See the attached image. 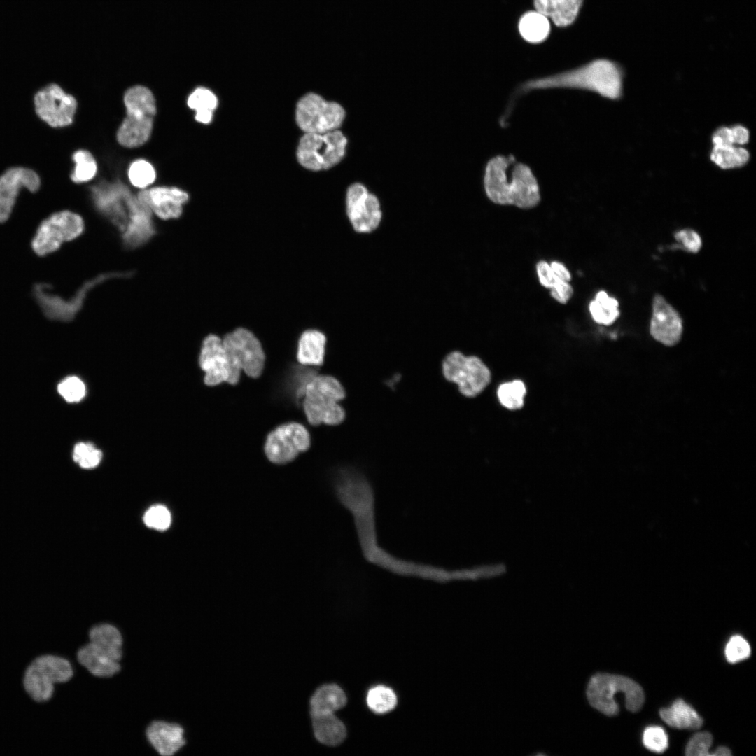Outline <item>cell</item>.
Returning <instances> with one entry per match:
<instances>
[{
    "instance_id": "1",
    "label": "cell",
    "mask_w": 756,
    "mask_h": 756,
    "mask_svg": "<svg viewBox=\"0 0 756 756\" xmlns=\"http://www.w3.org/2000/svg\"><path fill=\"white\" fill-rule=\"evenodd\" d=\"M483 183L486 195L498 205L530 209L541 200L540 186L531 169L512 155L491 158L485 167Z\"/></svg>"
},
{
    "instance_id": "2",
    "label": "cell",
    "mask_w": 756,
    "mask_h": 756,
    "mask_svg": "<svg viewBox=\"0 0 756 756\" xmlns=\"http://www.w3.org/2000/svg\"><path fill=\"white\" fill-rule=\"evenodd\" d=\"M104 185L92 188L94 202L121 232L123 241L139 245L149 240L155 232L149 208L122 184Z\"/></svg>"
},
{
    "instance_id": "3",
    "label": "cell",
    "mask_w": 756,
    "mask_h": 756,
    "mask_svg": "<svg viewBox=\"0 0 756 756\" xmlns=\"http://www.w3.org/2000/svg\"><path fill=\"white\" fill-rule=\"evenodd\" d=\"M622 73L610 60H594L580 67L546 77L529 80L517 90L516 96L532 90L569 88L591 91L615 99L622 93Z\"/></svg>"
},
{
    "instance_id": "4",
    "label": "cell",
    "mask_w": 756,
    "mask_h": 756,
    "mask_svg": "<svg viewBox=\"0 0 756 756\" xmlns=\"http://www.w3.org/2000/svg\"><path fill=\"white\" fill-rule=\"evenodd\" d=\"M126 115L117 132L118 143L132 148L144 145L150 138L156 114L153 94L144 85H134L123 98Z\"/></svg>"
},
{
    "instance_id": "5",
    "label": "cell",
    "mask_w": 756,
    "mask_h": 756,
    "mask_svg": "<svg viewBox=\"0 0 756 756\" xmlns=\"http://www.w3.org/2000/svg\"><path fill=\"white\" fill-rule=\"evenodd\" d=\"M617 693L624 694L625 706L631 712L638 711L643 705L645 696L642 687L625 676L596 673L589 679L586 690L589 705L607 716L616 715L620 711L615 699Z\"/></svg>"
},
{
    "instance_id": "6",
    "label": "cell",
    "mask_w": 756,
    "mask_h": 756,
    "mask_svg": "<svg viewBox=\"0 0 756 756\" xmlns=\"http://www.w3.org/2000/svg\"><path fill=\"white\" fill-rule=\"evenodd\" d=\"M303 410L309 423L318 426L341 424L345 412L339 402L345 397L340 382L330 375H315L304 387Z\"/></svg>"
},
{
    "instance_id": "7",
    "label": "cell",
    "mask_w": 756,
    "mask_h": 756,
    "mask_svg": "<svg viewBox=\"0 0 756 756\" xmlns=\"http://www.w3.org/2000/svg\"><path fill=\"white\" fill-rule=\"evenodd\" d=\"M74 675L71 662L57 655L36 658L27 668L23 680L25 691L37 702H45L54 694V684L65 683Z\"/></svg>"
},
{
    "instance_id": "8",
    "label": "cell",
    "mask_w": 756,
    "mask_h": 756,
    "mask_svg": "<svg viewBox=\"0 0 756 756\" xmlns=\"http://www.w3.org/2000/svg\"><path fill=\"white\" fill-rule=\"evenodd\" d=\"M346 144L347 139L338 130L323 134L305 133L298 144V160L308 169H328L344 158Z\"/></svg>"
},
{
    "instance_id": "9",
    "label": "cell",
    "mask_w": 756,
    "mask_h": 756,
    "mask_svg": "<svg viewBox=\"0 0 756 756\" xmlns=\"http://www.w3.org/2000/svg\"><path fill=\"white\" fill-rule=\"evenodd\" d=\"M83 229V220L78 214L67 210L54 213L40 223L31 248L38 256L47 255L78 237Z\"/></svg>"
},
{
    "instance_id": "10",
    "label": "cell",
    "mask_w": 756,
    "mask_h": 756,
    "mask_svg": "<svg viewBox=\"0 0 756 756\" xmlns=\"http://www.w3.org/2000/svg\"><path fill=\"white\" fill-rule=\"evenodd\" d=\"M442 372L447 380L456 384L459 391L470 398L479 394L491 379L489 369L481 359L459 351H452L445 357Z\"/></svg>"
},
{
    "instance_id": "11",
    "label": "cell",
    "mask_w": 756,
    "mask_h": 756,
    "mask_svg": "<svg viewBox=\"0 0 756 756\" xmlns=\"http://www.w3.org/2000/svg\"><path fill=\"white\" fill-rule=\"evenodd\" d=\"M345 117L344 108L320 95L309 93L300 99L296 108V121L305 133L323 134L337 130Z\"/></svg>"
},
{
    "instance_id": "12",
    "label": "cell",
    "mask_w": 756,
    "mask_h": 756,
    "mask_svg": "<svg viewBox=\"0 0 756 756\" xmlns=\"http://www.w3.org/2000/svg\"><path fill=\"white\" fill-rule=\"evenodd\" d=\"M223 344L234 370L258 378L264 368L265 356L260 342L249 330L238 328L226 334Z\"/></svg>"
},
{
    "instance_id": "13",
    "label": "cell",
    "mask_w": 756,
    "mask_h": 756,
    "mask_svg": "<svg viewBox=\"0 0 756 756\" xmlns=\"http://www.w3.org/2000/svg\"><path fill=\"white\" fill-rule=\"evenodd\" d=\"M122 276V274L112 273L102 274L85 284L74 297L65 300L49 292L51 286L46 283H38L34 286L33 295L42 312L49 319L69 321L72 320L83 307L84 300L89 290L97 284L107 279Z\"/></svg>"
},
{
    "instance_id": "14",
    "label": "cell",
    "mask_w": 756,
    "mask_h": 756,
    "mask_svg": "<svg viewBox=\"0 0 756 756\" xmlns=\"http://www.w3.org/2000/svg\"><path fill=\"white\" fill-rule=\"evenodd\" d=\"M310 435L301 424L290 422L277 426L267 435L264 451L267 459L276 465H285L308 450Z\"/></svg>"
},
{
    "instance_id": "15",
    "label": "cell",
    "mask_w": 756,
    "mask_h": 756,
    "mask_svg": "<svg viewBox=\"0 0 756 756\" xmlns=\"http://www.w3.org/2000/svg\"><path fill=\"white\" fill-rule=\"evenodd\" d=\"M346 204L348 218L356 232L370 233L379 227L382 217L379 201L364 185L355 183L348 188Z\"/></svg>"
},
{
    "instance_id": "16",
    "label": "cell",
    "mask_w": 756,
    "mask_h": 756,
    "mask_svg": "<svg viewBox=\"0 0 756 756\" xmlns=\"http://www.w3.org/2000/svg\"><path fill=\"white\" fill-rule=\"evenodd\" d=\"M34 105L38 115L53 127L71 124L77 108L76 99L57 84L39 90L34 97Z\"/></svg>"
},
{
    "instance_id": "17",
    "label": "cell",
    "mask_w": 756,
    "mask_h": 756,
    "mask_svg": "<svg viewBox=\"0 0 756 756\" xmlns=\"http://www.w3.org/2000/svg\"><path fill=\"white\" fill-rule=\"evenodd\" d=\"M199 364L205 372L204 382L208 386L224 382L234 385L239 381L240 373L231 365L222 339L216 335H209L203 340Z\"/></svg>"
},
{
    "instance_id": "18",
    "label": "cell",
    "mask_w": 756,
    "mask_h": 756,
    "mask_svg": "<svg viewBox=\"0 0 756 756\" xmlns=\"http://www.w3.org/2000/svg\"><path fill=\"white\" fill-rule=\"evenodd\" d=\"M145 739L160 756H174L187 744L186 729L178 722L154 719L146 726Z\"/></svg>"
},
{
    "instance_id": "19",
    "label": "cell",
    "mask_w": 756,
    "mask_h": 756,
    "mask_svg": "<svg viewBox=\"0 0 756 756\" xmlns=\"http://www.w3.org/2000/svg\"><path fill=\"white\" fill-rule=\"evenodd\" d=\"M650 331L657 341L666 346L677 344L682 333V321L679 313L659 294L652 301V316Z\"/></svg>"
},
{
    "instance_id": "20",
    "label": "cell",
    "mask_w": 756,
    "mask_h": 756,
    "mask_svg": "<svg viewBox=\"0 0 756 756\" xmlns=\"http://www.w3.org/2000/svg\"><path fill=\"white\" fill-rule=\"evenodd\" d=\"M40 186V178L33 170L13 167L0 176V223L10 216L20 190L26 188L31 192Z\"/></svg>"
},
{
    "instance_id": "21",
    "label": "cell",
    "mask_w": 756,
    "mask_h": 756,
    "mask_svg": "<svg viewBox=\"0 0 756 756\" xmlns=\"http://www.w3.org/2000/svg\"><path fill=\"white\" fill-rule=\"evenodd\" d=\"M137 197L158 217L169 219L181 215L189 196L178 188L157 186L140 191Z\"/></svg>"
},
{
    "instance_id": "22",
    "label": "cell",
    "mask_w": 756,
    "mask_h": 756,
    "mask_svg": "<svg viewBox=\"0 0 756 756\" xmlns=\"http://www.w3.org/2000/svg\"><path fill=\"white\" fill-rule=\"evenodd\" d=\"M78 663L92 676L98 679H109L118 675L122 668L120 662L90 642L83 644L76 651Z\"/></svg>"
},
{
    "instance_id": "23",
    "label": "cell",
    "mask_w": 756,
    "mask_h": 756,
    "mask_svg": "<svg viewBox=\"0 0 756 756\" xmlns=\"http://www.w3.org/2000/svg\"><path fill=\"white\" fill-rule=\"evenodd\" d=\"M88 640L118 662L125 655L123 633L115 624L108 622H97L88 631Z\"/></svg>"
},
{
    "instance_id": "24",
    "label": "cell",
    "mask_w": 756,
    "mask_h": 756,
    "mask_svg": "<svg viewBox=\"0 0 756 756\" xmlns=\"http://www.w3.org/2000/svg\"><path fill=\"white\" fill-rule=\"evenodd\" d=\"M346 702V694L340 686L336 684L323 685L310 697L309 715L335 713L343 708Z\"/></svg>"
},
{
    "instance_id": "25",
    "label": "cell",
    "mask_w": 756,
    "mask_h": 756,
    "mask_svg": "<svg viewBox=\"0 0 756 756\" xmlns=\"http://www.w3.org/2000/svg\"><path fill=\"white\" fill-rule=\"evenodd\" d=\"M310 718L314 738L321 744L337 746L345 740L346 727L334 713L312 715Z\"/></svg>"
},
{
    "instance_id": "26",
    "label": "cell",
    "mask_w": 756,
    "mask_h": 756,
    "mask_svg": "<svg viewBox=\"0 0 756 756\" xmlns=\"http://www.w3.org/2000/svg\"><path fill=\"white\" fill-rule=\"evenodd\" d=\"M583 0H533L537 11L550 18L558 27H566L576 19Z\"/></svg>"
},
{
    "instance_id": "27",
    "label": "cell",
    "mask_w": 756,
    "mask_h": 756,
    "mask_svg": "<svg viewBox=\"0 0 756 756\" xmlns=\"http://www.w3.org/2000/svg\"><path fill=\"white\" fill-rule=\"evenodd\" d=\"M326 344V337L322 332L314 329L304 331L298 340V362L303 365H323Z\"/></svg>"
},
{
    "instance_id": "28",
    "label": "cell",
    "mask_w": 756,
    "mask_h": 756,
    "mask_svg": "<svg viewBox=\"0 0 756 756\" xmlns=\"http://www.w3.org/2000/svg\"><path fill=\"white\" fill-rule=\"evenodd\" d=\"M661 718L670 727L677 729H699L703 719L682 699H676L668 708L660 709Z\"/></svg>"
},
{
    "instance_id": "29",
    "label": "cell",
    "mask_w": 756,
    "mask_h": 756,
    "mask_svg": "<svg viewBox=\"0 0 756 756\" xmlns=\"http://www.w3.org/2000/svg\"><path fill=\"white\" fill-rule=\"evenodd\" d=\"M518 28L524 40L538 43L549 36L550 24L548 18L538 11H528L520 18Z\"/></svg>"
},
{
    "instance_id": "30",
    "label": "cell",
    "mask_w": 756,
    "mask_h": 756,
    "mask_svg": "<svg viewBox=\"0 0 756 756\" xmlns=\"http://www.w3.org/2000/svg\"><path fill=\"white\" fill-rule=\"evenodd\" d=\"M619 303L604 290L598 291L594 300L589 304V311L593 320L598 324L608 326L620 316Z\"/></svg>"
},
{
    "instance_id": "31",
    "label": "cell",
    "mask_w": 756,
    "mask_h": 756,
    "mask_svg": "<svg viewBox=\"0 0 756 756\" xmlns=\"http://www.w3.org/2000/svg\"><path fill=\"white\" fill-rule=\"evenodd\" d=\"M188 106L195 111V120L203 124L211 122L213 111L217 107L218 99L207 88H196L188 97Z\"/></svg>"
},
{
    "instance_id": "32",
    "label": "cell",
    "mask_w": 756,
    "mask_h": 756,
    "mask_svg": "<svg viewBox=\"0 0 756 756\" xmlns=\"http://www.w3.org/2000/svg\"><path fill=\"white\" fill-rule=\"evenodd\" d=\"M748 159L747 150L735 146H714L711 153V160L723 169L741 167Z\"/></svg>"
},
{
    "instance_id": "33",
    "label": "cell",
    "mask_w": 756,
    "mask_h": 756,
    "mask_svg": "<svg viewBox=\"0 0 756 756\" xmlns=\"http://www.w3.org/2000/svg\"><path fill=\"white\" fill-rule=\"evenodd\" d=\"M366 701L372 711L384 714L393 710L398 701L393 690L384 685H377L368 691Z\"/></svg>"
},
{
    "instance_id": "34",
    "label": "cell",
    "mask_w": 756,
    "mask_h": 756,
    "mask_svg": "<svg viewBox=\"0 0 756 756\" xmlns=\"http://www.w3.org/2000/svg\"><path fill=\"white\" fill-rule=\"evenodd\" d=\"M526 393L525 384L520 380H514L500 384L497 391L500 403L509 410L521 409Z\"/></svg>"
},
{
    "instance_id": "35",
    "label": "cell",
    "mask_w": 756,
    "mask_h": 756,
    "mask_svg": "<svg viewBox=\"0 0 756 756\" xmlns=\"http://www.w3.org/2000/svg\"><path fill=\"white\" fill-rule=\"evenodd\" d=\"M75 167L71 174V180L77 183H84L92 179L97 173L96 160L90 151L78 150L73 155Z\"/></svg>"
},
{
    "instance_id": "36",
    "label": "cell",
    "mask_w": 756,
    "mask_h": 756,
    "mask_svg": "<svg viewBox=\"0 0 756 756\" xmlns=\"http://www.w3.org/2000/svg\"><path fill=\"white\" fill-rule=\"evenodd\" d=\"M130 183L139 188H147L156 178V172L148 161L139 159L131 163L128 169Z\"/></svg>"
},
{
    "instance_id": "37",
    "label": "cell",
    "mask_w": 756,
    "mask_h": 756,
    "mask_svg": "<svg viewBox=\"0 0 756 756\" xmlns=\"http://www.w3.org/2000/svg\"><path fill=\"white\" fill-rule=\"evenodd\" d=\"M102 458V451L90 442H79L74 447L73 459L83 468L92 469L97 467Z\"/></svg>"
},
{
    "instance_id": "38",
    "label": "cell",
    "mask_w": 756,
    "mask_h": 756,
    "mask_svg": "<svg viewBox=\"0 0 756 756\" xmlns=\"http://www.w3.org/2000/svg\"><path fill=\"white\" fill-rule=\"evenodd\" d=\"M749 139V132L743 126L737 125L732 128L722 127L714 134L713 142L714 146H734L735 144L743 145Z\"/></svg>"
},
{
    "instance_id": "39",
    "label": "cell",
    "mask_w": 756,
    "mask_h": 756,
    "mask_svg": "<svg viewBox=\"0 0 756 756\" xmlns=\"http://www.w3.org/2000/svg\"><path fill=\"white\" fill-rule=\"evenodd\" d=\"M172 522L169 510L162 505H153L144 515V522L151 528L158 531L167 530Z\"/></svg>"
},
{
    "instance_id": "40",
    "label": "cell",
    "mask_w": 756,
    "mask_h": 756,
    "mask_svg": "<svg viewBox=\"0 0 756 756\" xmlns=\"http://www.w3.org/2000/svg\"><path fill=\"white\" fill-rule=\"evenodd\" d=\"M59 393L69 402L80 401L85 395V386L77 377H68L57 386Z\"/></svg>"
},
{
    "instance_id": "41",
    "label": "cell",
    "mask_w": 756,
    "mask_h": 756,
    "mask_svg": "<svg viewBox=\"0 0 756 756\" xmlns=\"http://www.w3.org/2000/svg\"><path fill=\"white\" fill-rule=\"evenodd\" d=\"M644 746L650 750L661 753L668 748V738L664 730L657 726L647 727L643 735Z\"/></svg>"
},
{
    "instance_id": "42",
    "label": "cell",
    "mask_w": 756,
    "mask_h": 756,
    "mask_svg": "<svg viewBox=\"0 0 756 756\" xmlns=\"http://www.w3.org/2000/svg\"><path fill=\"white\" fill-rule=\"evenodd\" d=\"M750 647L742 636H732L725 648V656L727 661L734 664L748 658L750 655Z\"/></svg>"
},
{
    "instance_id": "43",
    "label": "cell",
    "mask_w": 756,
    "mask_h": 756,
    "mask_svg": "<svg viewBox=\"0 0 756 756\" xmlns=\"http://www.w3.org/2000/svg\"><path fill=\"white\" fill-rule=\"evenodd\" d=\"M713 742L712 735L706 732L694 734L689 741L685 748L688 756L711 755L708 752Z\"/></svg>"
},
{
    "instance_id": "44",
    "label": "cell",
    "mask_w": 756,
    "mask_h": 756,
    "mask_svg": "<svg viewBox=\"0 0 756 756\" xmlns=\"http://www.w3.org/2000/svg\"><path fill=\"white\" fill-rule=\"evenodd\" d=\"M676 239L682 244L683 248L691 253H696L701 248L702 241L699 234L692 229H683L674 235Z\"/></svg>"
},
{
    "instance_id": "45",
    "label": "cell",
    "mask_w": 756,
    "mask_h": 756,
    "mask_svg": "<svg viewBox=\"0 0 756 756\" xmlns=\"http://www.w3.org/2000/svg\"><path fill=\"white\" fill-rule=\"evenodd\" d=\"M550 290V296L555 301L562 304H567L574 293L573 288L570 282L557 276Z\"/></svg>"
},
{
    "instance_id": "46",
    "label": "cell",
    "mask_w": 756,
    "mask_h": 756,
    "mask_svg": "<svg viewBox=\"0 0 756 756\" xmlns=\"http://www.w3.org/2000/svg\"><path fill=\"white\" fill-rule=\"evenodd\" d=\"M536 271L540 285L545 288L550 289L556 276L550 263L544 260H539L536 263Z\"/></svg>"
},
{
    "instance_id": "47",
    "label": "cell",
    "mask_w": 756,
    "mask_h": 756,
    "mask_svg": "<svg viewBox=\"0 0 756 756\" xmlns=\"http://www.w3.org/2000/svg\"><path fill=\"white\" fill-rule=\"evenodd\" d=\"M554 274L566 281L570 282L572 279V275L566 266L561 262L554 260L550 263Z\"/></svg>"
},
{
    "instance_id": "48",
    "label": "cell",
    "mask_w": 756,
    "mask_h": 756,
    "mask_svg": "<svg viewBox=\"0 0 756 756\" xmlns=\"http://www.w3.org/2000/svg\"><path fill=\"white\" fill-rule=\"evenodd\" d=\"M712 755H716V756L717 755L718 756L725 755V756H728V755H731V752H730L729 749H728L727 748L724 747V746H721V747L718 748L715 750V752L712 753Z\"/></svg>"
}]
</instances>
